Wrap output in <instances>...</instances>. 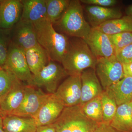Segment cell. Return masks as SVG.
<instances>
[{"label":"cell","mask_w":132,"mask_h":132,"mask_svg":"<svg viewBox=\"0 0 132 132\" xmlns=\"http://www.w3.org/2000/svg\"><path fill=\"white\" fill-rule=\"evenodd\" d=\"M34 25L38 44L46 50L51 60L61 63L69 47L67 36L56 31L47 19Z\"/></svg>","instance_id":"1"},{"label":"cell","mask_w":132,"mask_h":132,"mask_svg":"<svg viewBox=\"0 0 132 132\" xmlns=\"http://www.w3.org/2000/svg\"><path fill=\"white\" fill-rule=\"evenodd\" d=\"M69 40L68 50L61 63L68 75H80L87 69H95L97 58L85 40L77 38Z\"/></svg>","instance_id":"2"},{"label":"cell","mask_w":132,"mask_h":132,"mask_svg":"<svg viewBox=\"0 0 132 132\" xmlns=\"http://www.w3.org/2000/svg\"><path fill=\"white\" fill-rule=\"evenodd\" d=\"M53 26L59 33L82 39L86 38L92 29L85 20L82 5L78 0L70 1L65 12Z\"/></svg>","instance_id":"3"},{"label":"cell","mask_w":132,"mask_h":132,"mask_svg":"<svg viewBox=\"0 0 132 132\" xmlns=\"http://www.w3.org/2000/svg\"><path fill=\"white\" fill-rule=\"evenodd\" d=\"M95 71L104 91L125 77L123 65L116 55L97 59Z\"/></svg>","instance_id":"4"},{"label":"cell","mask_w":132,"mask_h":132,"mask_svg":"<svg viewBox=\"0 0 132 132\" xmlns=\"http://www.w3.org/2000/svg\"><path fill=\"white\" fill-rule=\"evenodd\" d=\"M2 69L9 71L19 80L33 86V75L27 63L25 52L11 42L6 61Z\"/></svg>","instance_id":"5"},{"label":"cell","mask_w":132,"mask_h":132,"mask_svg":"<svg viewBox=\"0 0 132 132\" xmlns=\"http://www.w3.org/2000/svg\"><path fill=\"white\" fill-rule=\"evenodd\" d=\"M67 76L62 65L50 60L38 74L33 75L32 86L44 88L48 94H54L59 82Z\"/></svg>","instance_id":"6"},{"label":"cell","mask_w":132,"mask_h":132,"mask_svg":"<svg viewBox=\"0 0 132 132\" xmlns=\"http://www.w3.org/2000/svg\"><path fill=\"white\" fill-rule=\"evenodd\" d=\"M50 94L44 93L40 88H36L34 86H25L21 104L9 115L34 118Z\"/></svg>","instance_id":"7"},{"label":"cell","mask_w":132,"mask_h":132,"mask_svg":"<svg viewBox=\"0 0 132 132\" xmlns=\"http://www.w3.org/2000/svg\"><path fill=\"white\" fill-rule=\"evenodd\" d=\"M80 75L70 76L60 84L54 94L65 107L79 105L81 98Z\"/></svg>","instance_id":"8"},{"label":"cell","mask_w":132,"mask_h":132,"mask_svg":"<svg viewBox=\"0 0 132 132\" xmlns=\"http://www.w3.org/2000/svg\"><path fill=\"white\" fill-rule=\"evenodd\" d=\"M12 28L11 42L24 51L38 44L34 25L20 19Z\"/></svg>","instance_id":"9"},{"label":"cell","mask_w":132,"mask_h":132,"mask_svg":"<svg viewBox=\"0 0 132 132\" xmlns=\"http://www.w3.org/2000/svg\"><path fill=\"white\" fill-rule=\"evenodd\" d=\"M83 40L97 59L116 55L115 48L109 36L96 29L92 27L90 33Z\"/></svg>","instance_id":"10"},{"label":"cell","mask_w":132,"mask_h":132,"mask_svg":"<svg viewBox=\"0 0 132 132\" xmlns=\"http://www.w3.org/2000/svg\"><path fill=\"white\" fill-rule=\"evenodd\" d=\"M65 108L54 94H50L34 118L37 127L53 124Z\"/></svg>","instance_id":"11"},{"label":"cell","mask_w":132,"mask_h":132,"mask_svg":"<svg viewBox=\"0 0 132 132\" xmlns=\"http://www.w3.org/2000/svg\"><path fill=\"white\" fill-rule=\"evenodd\" d=\"M81 79V98L79 105L82 106L90 100L100 96L104 91L95 72L90 68L82 71Z\"/></svg>","instance_id":"12"},{"label":"cell","mask_w":132,"mask_h":132,"mask_svg":"<svg viewBox=\"0 0 132 132\" xmlns=\"http://www.w3.org/2000/svg\"><path fill=\"white\" fill-rule=\"evenodd\" d=\"M22 10V1H0V28L11 29L21 19Z\"/></svg>","instance_id":"13"},{"label":"cell","mask_w":132,"mask_h":132,"mask_svg":"<svg viewBox=\"0 0 132 132\" xmlns=\"http://www.w3.org/2000/svg\"><path fill=\"white\" fill-rule=\"evenodd\" d=\"M85 116L80 105L65 107L54 123L56 127V132H75Z\"/></svg>","instance_id":"14"},{"label":"cell","mask_w":132,"mask_h":132,"mask_svg":"<svg viewBox=\"0 0 132 132\" xmlns=\"http://www.w3.org/2000/svg\"><path fill=\"white\" fill-rule=\"evenodd\" d=\"M25 86L17 79L10 90L0 97V109L4 116L11 114L20 106L24 98Z\"/></svg>","instance_id":"15"},{"label":"cell","mask_w":132,"mask_h":132,"mask_svg":"<svg viewBox=\"0 0 132 132\" xmlns=\"http://www.w3.org/2000/svg\"><path fill=\"white\" fill-rule=\"evenodd\" d=\"M86 12L92 28L96 27L105 22L122 16V12L118 8L88 5L86 7Z\"/></svg>","instance_id":"16"},{"label":"cell","mask_w":132,"mask_h":132,"mask_svg":"<svg viewBox=\"0 0 132 132\" xmlns=\"http://www.w3.org/2000/svg\"><path fill=\"white\" fill-rule=\"evenodd\" d=\"M21 19L34 24L47 19L46 0L22 1Z\"/></svg>","instance_id":"17"},{"label":"cell","mask_w":132,"mask_h":132,"mask_svg":"<svg viewBox=\"0 0 132 132\" xmlns=\"http://www.w3.org/2000/svg\"><path fill=\"white\" fill-rule=\"evenodd\" d=\"M3 126L5 132H36L37 128L34 118L13 115L3 117Z\"/></svg>","instance_id":"18"},{"label":"cell","mask_w":132,"mask_h":132,"mask_svg":"<svg viewBox=\"0 0 132 132\" xmlns=\"http://www.w3.org/2000/svg\"><path fill=\"white\" fill-rule=\"evenodd\" d=\"M104 91L113 97L118 106L130 103L132 102V77L125 76Z\"/></svg>","instance_id":"19"},{"label":"cell","mask_w":132,"mask_h":132,"mask_svg":"<svg viewBox=\"0 0 132 132\" xmlns=\"http://www.w3.org/2000/svg\"><path fill=\"white\" fill-rule=\"evenodd\" d=\"M24 52L27 63L33 75L38 74L49 62L50 59L47 53L39 44Z\"/></svg>","instance_id":"20"},{"label":"cell","mask_w":132,"mask_h":132,"mask_svg":"<svg viewBox=\"0 0 132 132\" xmlns=\"http://www.w3.org/2000/svg\"><path fill=\"white\" fill-rule=\"evenodd\" d=\"M110 125L120 132L132 131V112L130 103L118 106Z\"/></svg>","instance_id":"21"},{"label":"cell","mask_w":132,"mask_h":132,"mask_svg":"<svg viewBox=\"0 0 132 132\" xmlns=\"http://www.w3.org/2000/svg\"><path fill=\"white\" fill-rule=\"evenodd\" d=\"M108 35L124 32H132V17L126 16L105 22L94 28Z\"/></svg>","instance_id":"22"},{"label":"cell","mask_w":132,"mask_h":132,"mask_svg":"<svg viewBox=\"0 0 132 132\" xmlns=\"http://www.w3.org/2000/svg\"><path fill=\"white\" fill-rule=\"evenodd\" d=\"M70 0H46L47 19L53 25L61 18L68 7Z\"/></svg>","instance_id":"23"},{"label":"cell","mask_w":132,"mask_h":132,"mask_svg":"<svg viewBox=\"0 0 132 132\" xmlns=\"http://www.w3.org/2000/svg\"><path fill=\"white\" fill-rule=\"evenodd\" d=\"M101 95L90 100L82 106H80L84 114L97 123L103 122Z\"/></svg>","instance_id":"24"},{"label":"cell","mask_w":132,"mask_h":132,"mask_svg":"<svg viewBox=\"0 0 132 132\" xmlns=\"http://www.w3.org/2000/svg\"><path fill=\"white\" fill-rule=\"evenodd\" d=\"M104 123L110 124L112 120L118 106L113 97L106 91H104L101 95Z\"/></svg>","instance_id":"25"},{"label":"cell","mask_w":132,"mask_h":132,"mask_svg":"<svg viewBox=\"0 0 132 132\" xmlns=\"http://www.w3.org/2000/svg\"><path fill=\"white\" fill-rule=\"evenodd\" d=\"M11 29L0 28V67L3 68L7 59L11 42Z\"/></svg>","instance_id":"26"},{"label":"cell","mask_w":132,"mask_h":132,"mask_svg":"<svg viewBox=\"0 0 132 132\" xmlns=\"http://www.w3.org/2000/svg\"><path fill=\"white\" fill-rule=\"evenodd\" d=\"M108 36L115 48L116 53L132 43V32H124Z\"/></svg>","instance_id":"27"},{"label":"cell","mask_w":132,"mask_h":132,"mask_svg":"<svg viewBox=\"0 0 132 132\" xmlns=\"http://www.w3.org/2000/svg\"><path fill=\"white\" fill-rule=\"evenodd\" d=\"M16 79L7 70L3 69L0 70V97L10 90Z\"/></svg>","instance_id":"28"},{"label":"cell","mask_w":132,"mask_h":132,"mask_svg":"<svg viewBox=\"0 0 132 132\" xmlns=\"http://www.w3.org/2000/svg\"><path fill=\"white\" fill-rule=\"evenodd\" d=\"M116 55L122 64L132 62V43L116 52Z\"/></svg>","instance_id":"29"},{"label":"cell","mask_w":132,"mask_h":132,"mask_svg":"<svg viewBox=\"0 0 132 132\" xmlns=\"http://www.w3.org/2000/svg\"><path fill=\"white\" fill-rule=\"evenodd\" d=\"M80 2L88 5L104 7H112L118 2L116 0H81Z\"/></svg>","instance_id":"30"},{"label":"cell","mask_w":132,"mask_h":132,"mask_svg":"<svg viewBox=\"0 0 132 132\" xmlns=\"http://www.w3.org/2000/svg\"><path fill=\"white\" fill-rule=\"evenodd\" d=\"M90 132H120L112 127L110 124L102 123H98Z\"/></svg>","instance_id":"31"},{"label":"cell","mask_w":132,"mask_h":132,"mask_svg":"<svg viewBox=\"0 0 132 132\" xmlns=\"http://www.w3.org/2000/svg\"><path fill=\"white\" fill-rule=\"evenodd\" d=\"M56 128L54 124L38 127L36 132H56Z\"/></svg>","instance_id":"32"},{"label":"cell","mask_w":132,"mask_h":132,"mask_svg":"<svg viewBox=\"0 0 132 132\" xmlns=\"http://www.w3.org/2000/svg\"><path fill=\"white\" fill-rule=\"evenodd\" d=\"M125 77H132V62L122 64Z\"/></svg>","instance_id":"33"},{"label":"cell","mask_w":132,"mask_h":132,"mask_svg":"<svg viewBox=\"0 0 132 132\" xmlns=\"http://www.w3.org/2000/svg\"><path fill=\"white\" fill-rule=\"evenodd\" d=\"M125 12L126 15L132 17V4L127 8Z\"/></svg>","instance_id":"34"},{"label":"cell","mask_w":132,"mask_h":132,"mask_svg":"<svg viewBox=\"0 0 132 132\" xmlns=\"http://www.w3.org/2000/svg\"><path fill=\"white\" fill-rule=\"evenodd\" d=\"M0 132H5L3 126V118L1 115H0Z\"/></svg>","instance_id":"35"},{"label":"cell","mask_w":132,"mask_h":132,"mask_svg":"<svg viewBox=\"0 0 132 132\" xmlns=\"http://www.w3.org/2000/svg\"><path fill=\"white\" fill-rule=\"evenodd\" d=\"M0 115L1 116H2V118L4 115H3V113L2 111L1 110V109H0Z\"/></svg>","instance_id":"36"},{"label":"cell","mask_w":132,"mask_h":132,"mask_svg":"<svg viewBox=\"0 0 132 132\" xmlns=\"http://www.w3.org/2000/svg\"><path fill=\"white\" fill-rule=\"evenodd\" d=\"M131 108H132V102H131Z\"/></svg>","instance_id":"37"},{"label":"cell","mask_w":132,"mask_h":132,"mask_svg":"<svg viewBox=\"0 0 132 132\" xmlns=\"http://www.w3.org/2000/svg\"><path fill=\"white\" fill-rule=\"evenodd\" d=\"M2 68L1 67H0V70H1V69H2Z\"/></svg>","instance_id":"38"},{"label":"cell","mask_w":132,"mask_h":132,"mask_svg":"<svg viewBox=\"0 0 132 132\" xmlns=\"http://www.w3.org/2000/svg\"><path fill=\"white\" fill-rule=\"evenodd\" d=\"M132 132V131H131V132Z\"/></svg>","instance_id":"39"}]
</instances>
